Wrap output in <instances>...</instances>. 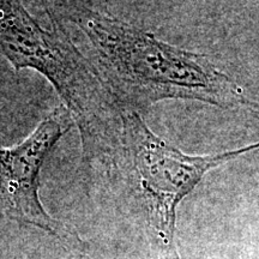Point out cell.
I'll use <instances>...</instances> for the list:
<instances>
[{
    "mask_svg": "<svg viewBox=\"0 0 259 259\" xmlns=\"http://www.w3.org/2000/svg\"><path fill=\"white\" fill-rule=\"evenodd\" d=\"M51 17V16H50ZM42 28L21 0H0V54L17 71H36L54 87L78 127L90 167L118 143L124 111L60 22Z\"/></svg>",
    "mask_w": 259,
    "mask_h": 259,
    "instance_id": "7a4b0ae2",
    "label": "cell"
},
{
    "mask_svg": "<svg viewBox=\"0 0 259 259\" xmlns=\"http://www.w3.org/2000/svg\"><path fill=\"white\" fill-rule=\"evenodd\" d=\"M259 149L247 147L208 156H189L155 135L137 112L121 113L118 143L106 157L120 171L134 198L143 208L154 240L166 259H179L176 246L177 208L212 168Z\"/></svg>",
    "mask_w": 259,
    "mask_h": 259,
    "instance_id": "3957f363",
    "label": "cell"
},
{
    "mask_svg": "<svg viewBox=\"0 0 259 259\" xmlns=\"http://www.w3.org/2000/svg\"><path fill=\"white\" fill-rule=\"evenodd\" d=\"M60 14L85 38V57L122 108L139 113L168 99L198 100L222 108L245 102L241 87L208 57L78 3L63 6Z\"/></svg>",
    "mask_w": 259,
    "mask_h": 259,
    "instance_id": "6da1fadb",
    "label": "cell"
},
{
    "mask_svg": "<svg viewBox=\"0 0 259 259\" xmlns=\"http://www.w3.org/2000/svg\"><path fill=\"white\" fill-rule=\"evenodd\" d=\"M66 109L57 108L15 147H0V220L32 226L56 236L72 234L42 205L40 173L48 155L71 128Z\"/></svg>",
    "mask_w": 259,
    "mask_h": 259,
    "instance_id": "277c9868",
    "label": "cell"
}]
</instances>
